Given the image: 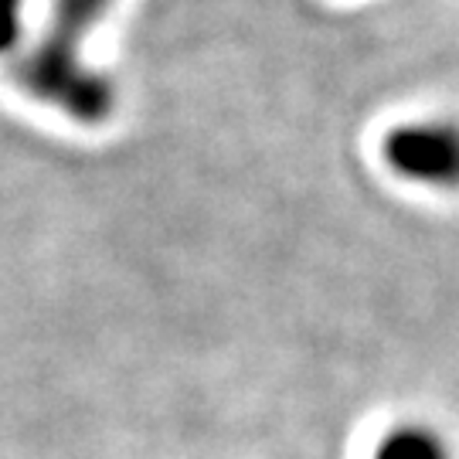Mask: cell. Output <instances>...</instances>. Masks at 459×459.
<instances>
[{"label":"cell","mask_w":459,"mask_h":459,"mask_svg":"<svg viewBox=\"0 0 459 459\" xmlns=\"http://www.w3.org/2000/svg\"><path fill=\"white\" fill-rule=\"evenodd\" d=\"M113 4L116 0H51L48 28L14 65L24 96L82 126H102L113 119V79L82 58L85 38L113 11Z\"/></svg>","instance_id":"obj_1"},{"label":"cell","mask_w":459,"mask_h":459,"mask_svg":"<svg viewBox=\"0 0 459 459\" xmlns=\"http://www.w3.org/2000/svg\"><path fill=\"white\" fill-rule=\"evenodd\" d=\"M381 160L398 181L429 191H459V119H405L381 136Z\"/></svg>","instance_id":"obj_2"},{"label":"cell","mask_w":459,"mask_h":459,"mask_svg":"<svg viewBox=\"0 0 459 459\" xmlns=\"http://www.w3.org/2000/svg\"><path fill=\"white\" fill-rule=\"evenodd\" d=\"M371 459H456V449L439 426L409 419L381 432Z\"/></svg>","instance_id":"obj_3"},{"label":"cell","mask_w":459,"mask_h":459,"mask_svg":"<svg viewBox=\"0 0 459 459\" xmlns=\"http://www.w3.org/2000/svg\"><path fill=\"white\" fill-rule=\"evenodd\" d=\"M24 31V0H0V55H11Z\"/></svg>","instance_id":"obj_4"}]
</instances>
